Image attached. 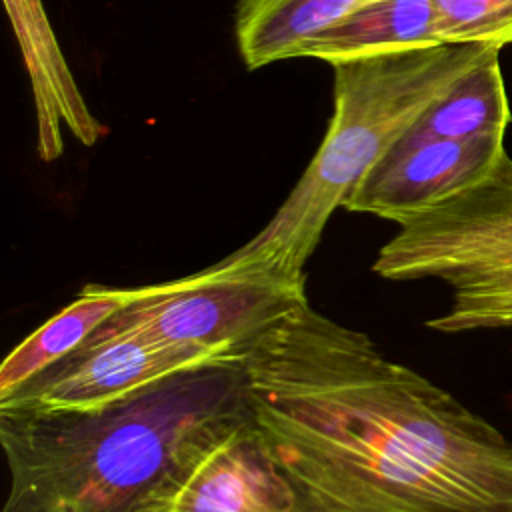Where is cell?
<instances>
[{
    "instance_id": "8",
    "label": "cell",
    "mask_w": 512,
    "mask_h": 512,
    "mask_svg": "<svg viewBox=\"0 0 512 512\" xmlns=\"http://www.w3.org/2000/svg\"><path fill=\"white\" fill-rule=\"evenodd\" d=\"M504 138H428L406 132L364 176L344 208L402 224L486 178L506 156Z\"/></svg>"
},
{
    "instance_id": "12",
    "label": "cell",
    "mask_w": 512,
    "mask_h": 512,
    "mask_svg": "<svg viewBox=\"0 0 512 512\" xmlns=\"http://www.w3.org/2000/svg\"><path fill=\"white\" fill-rule=\"evenodd\" d=\"M138 288L88 284L76 300L24 338L0 366V398L26 384L50 364L80 348L108 318L140 298Z\"/></svg>"
},
{
    "instance_id": "6",
    "label": "cell",
    "mask_w": 512,
    "mask_h": 512,
    "mask_svg": "<svg viewBox=\"0 0 512 512\" xmlns=\"http://www.w3.org/2000/svg\"><path fill=\"white\" fill-rule=\"evenodd\" d=\"M242 354L166 346L136 336L86 340L0 398L6 412H98L174 374L240 360Z\"/></svg>"
},
{
    "instance_id": "3",
    "label": "cell",
    "mask_w": 512,
    "mask_h": 512,
    "mask_svg": "<svg viewBox=\"0 0 512 512\" xmlns=\"http://www.w3.org/2000/svg\"><path fill=\"white\" fill-rule=\"evenodd\" d=\"M500 46L444 42L330 64L334 110L310 164L268 224L244 246L210 264L262 272L306 286L304 266L336 208L412 124Z\"/></svg>"
},
{
    "instance_id": "9",
    "label": "cell",
    "mask_w": 512,
    "mask_h": 512,
    "mask_svg": "<svg viewBox=\"0 0 512 512\" xmlns=\"http://www.w3.org/2000/svg\"><path fill=\"white\" fill-rule=\"evenodd\" d=\"M4 8L32 88L38 156L44 162L56 160L64 152V130L80 144L94 146L104 124L86 104L42 0H4Z\"/></svg>"
},
{
    "instance_id": "13",
    "label": "cell",
    "mask_w": 512,
    "mask_h": 512,
    "mask_svg": "<svg viewBox=\"0 0 512 512\" xmlns=\"http://www.w3.org/2000/svg\"><path fill=\"white\" fill-rule=\"evenodd\" d=\"M500 48L456 80L408 130L416 136L468 140L506 136L508 96L498 60Z\"/></svg>"
},
{
    "instance_id": "11",
    "label": "cell",
    "mask_w": 512,
    "mask_h": 512,
    "mask_svg": "<svg viewBox=\"0 0 512 512\" xmlns=\"http://www.w3.org/2000/svg\"><path fill=\"white\" fill-rule=\"evenodd\" d=\"M370 0H238L234 32L248 70L300 58L306 42Z\"/></svg>"
},
{
    "instance_id": "14",
    "label": "cell",
    "mask_w": 512,
    "mask_h": 512,
    "mask_svg": "<svg viewBox=\"0 0 512 512\" xmlns=\"http://www.w3.org/2000/svg\"><path fill=\"white\" fill-rule=\"evenodd\" d=\"M442 42H512V0H432Z\"/></svg>"
},
{
    "instance_id": "5",
    "label": "cell",
    "mask_w": 512,
    "mask_h": 512,
    "mask_svg": "<svg viewBox=\"0 0 512 512\" xmlns=\"http://www.w3.org/2000/svg\"><path fill=\"white\" fill-rule=\"evenodd\" d=\"M306 286L262 272L212 266L168 282L148 284L140 298L108 318L88 340L136 336L166 346L242 354L290 308Z\"/></svg>"
},
{
    "instance_id": "7",
    "label": "cell",
    "mask_w": 512,
    "mask_h": 512,
    "mask_svg": "<svg viewBox=\"0 0 512 512\" xmlns=\"http://www.w3.org/2000/svg\"><path fill=\"white\" fill-rule=\"evenodd\" d=\"M136 512H296V496L246 416L196 444Z\"/></svg>"
},
{
    "instance_id": "10",
    "label": "cell",
    "mask_w": 512,
    "mask_h": 512,
    "mask_svg": "<svg viewBox=\"0 0 512 512\" xmlns=\"http://www.w3.org/2000/svg\"><path fill=\"white\" fill-rule=\"evenodd\" d=\"M444 44L432 0H370L304 44L300 56L328 64Z\"/></svg>"
},
{
    "instance_id": "2",
    "label": "cell",
    "mask_w": 512,
    "mask_h": 512,
    "mask_svg": "<svg viewBox=\"0 0 512 512\" xmlns=\"http://www.w3.org/2000/svg\"><path fill=\"white\" fill-rule=\"evenodd\" d=\"M242 358L174 374L98 412L0 410L2 512H136L196 444L250 416Z\"/></svg>"
},
{
    "instance_id": "1",
    "label": "cell",
    "mask_w": 512,
    "mask_h": 512,
    "mask_svg": "<svg viewBox=\"0 0 512 512\" xmlns=\"http://www.w3.org/2000/svg\"><path fill=\"white\" fill-rule=\"evenodd\" d=\"M242 366L296 512H512V442L308 298L246 346Z\"/></svg>"
},
{
    "instance_id": "4",
    "label": "cell",
    "mask_w": 512,
    "mask_h": 512,
    "mask_svg": "<svg viewBox=\"0 0 512 512\" xmlns=\"http://www.w3.org/2000/svg\"><path fill=\"white\" fill-rule=\"evenodd\" d=\"M372 270L386 280L438 278L450 308L426 322L458 334L512 328V158L480 182L398 224Z\"/></svg>"
}]
</instances>
